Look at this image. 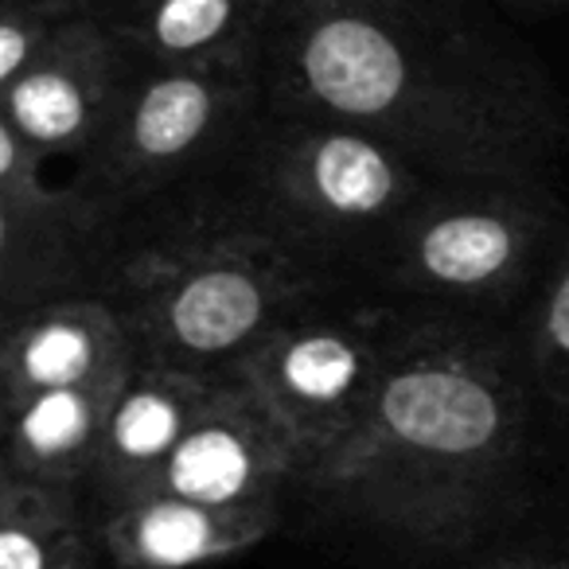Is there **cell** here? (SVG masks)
Returning a JSON list of instances; mask_svg holds the SVG:
<instances>
[{
    "label": "cell",
    "instance_id": "obj_18",
    "mask_svg": "<svg viewBox=\"0 0 569 569\" xmlns=\"http://www.w3.org/2000/svg\"><path fill=\"white\" fill-rule=\"evenodd\" d=\"M56 24L59 20L24 9V4H4V17H0V90L12 87L43 56Z\"/></svg>",
    "mask_w": 569,
    "mask_h": 569
},
{
    "label": "cell",
    "instance_id": "obj_3",
    "mask_svg": "<svg viewBox=\"0 0 569 569\" xmlns=\"http://www.w3.org/2000/svg\"><path fill=\"white\" fill-rule=\"evenodd\" d=\"M305 289L297 242L269 227H199L129 261L121 317L141 363L214 375L284 325Z\"/></svg>",
    "mask_w": 569,
    "mask_h": 569
},
{
    "label": "cell",
    "instance_id": "obj_16",
    "mask_svg": "<svg viewBox=\"0 0 569 569\" xmlns=\"http://www.w3.org/2000/svg\"><path fill=\"white\" fill-rule=\"evenodd\" d=\"M0 569H90V538L71 488L0 476Z\"/></svg>",
    "mask_w": 569,
    "mask_h": 569
},
{
    "label": "cell",
    "instance_id": "obj_17",
    "mask_svg": "<svg viewBox=\"0 0 569 569\" xmlns=\"http://www.w3.org/2000/svg\"><path fill=\"white\" fill-rule=\"evenodd\" d=\"M530 359H535L538 387L550 402L569 410V258L550 277L530 336Z\"/></svg>",
    "mask_w": 569,
    "mask_h": 569
},
{
    "label": "cell",
    "instance_id": "obj_11",
    "mask_svg": "<svg viewBox=\"0 0 569 569\" xmlns=\"http://www.w3.org/2000/svg\"><path fill=\"white\" fill-rule=\"evenodd\" d=\"M137 367L141 351L121 309L87 297H59L17 312L0 348L4 402L36 390L126 382Z\"/></svg>",
    "mask_w": 569,
    "mask_h": 569
},
{
    "label": "cell",
    "instance_id": "obj_20",
    "mask_svg": "<svg viewBox=\"0 0 569 569\" xmlns=\"http://www.w3.org/2000/svg\"><path fill=\"white\" fill-rule=\"evenodd\" d=\"M480 569H538V561L530 558H499V561H488V566Z\"/></svg>",
    "mask_w": 569,
    "mask_h": 569
},
{
    "label": "cell",
    "instance_id": "obj_21",
    "mask_svg": "<svg viewBox=\"0 0 569 569\" xmlns=\"http://www.w3.org/2000/svg\"><path fill=\"white\" fill-rule=\"evenodd\" d=\"M519 9H561V4H569V0H515Z\"/></svg>",
    "mask_w": 569,
    "mask_h": 569
},
{
    "label": "cell",
    "instance_id": "obj_4",
    "mask_svg": "<svg viewBox=\"0 0 569 569\" xmlns=\"http://www.w3.org/2000/svg\"><path fill=\"white\" fill-rule=\"evenodd\" d=\"M426 168L367 129L281 118L258 157V199L289 242H348L398 227L426 199Z\"/></svg>",
    "mask_w": 569,
    "mask_h": 569
},
{
    "label": "cell",
    "instance_id": "obj_10",
    "mask_svg": "<svg viewBox=\"0 0 569 569\" xmlns=\"http://www.w3.org/2000/svg\"><path fill=\"white\" fill-rule=\"evenodd\" d=\"M301 480L289 437L238 379H222L214 402L196 421L160 488L219 507H277L284 483Z\"/></svg>",
    "mask_w": 569,
    "mask_h": 569
},
{
    "label": "cell",
    "instance_id": "obj_13",
    "mask_svg": "<svg viewBox=\"0 0 569 569\" xmlns=\"http://www.w3.org/2000/svg\"><path fill=\"white\" fill-rule=\"evenodd\" d=\"M219 387V375L152 363L137 367L113 402L94 472L113 507L160 488L168 460L214 402Z\"/></svg>",
    "mask_w": 569,
    "mask_h": 569
},
{
    "label": "cell",
    "instance_id": "obj_12",
    "mask_svg": "<svg viewBox=\"0 0 569 569\" xmlns=\"http://www.w3.org/2000/svg\"><path fill=\"white\" fill-rule=\"evenodd\" d=\"M277 515V507H219L152 488L113 507L102 542L118 569H199L261 546Z\"/></svg>",
    "mask_w": 569,
    "mask_h": 569
},
{
    "label": "cell",
    "instance_id": "obj_9",
    "mask_svg": "<svg viewBox=\"0 0 569 569\" xmlns=\"http://www.w3.org/2000/svg\"><path fill=\"white\" fill-rule=\"evenodd\" d=\"M48 152L0 121V284L9 317L56 301L94 238L98 211L87 191L48 180Z\"/></svg>",
    "mask_w": 569,
    "mask_h": 569
},
{
    "label": "cell",
    "instance_id": "obj_7",
    "mask_svg": "<svg viewBox=\"0 0 569 569\" xmlns=\"http://www.w3.org/2000/svg\"><path fill=\"white\" fill-rule=\"evenodd\" d=\"M261 59L238 63H152L121 90L102 141L90 152L102 191H149L203 157L246 110Z\"/></svg>",
    "mask_w": 569,
    "mask_h": 569
},
{
    "label": "cell",
    "instance_id": "obj_5",
    "mask_svg": "<svg viewBox=\"0 0 569 569\" xmlns=\"http://www.w3.org/2000/svg\"><path fill=\"white\" fill-rule=\"evenodd\" d=\"M398 340L387 312L289 317L230 367V379L281 426L305 472L363 421Z\"/></svg>",
    "mask_w": 569,
    "mask_h": 569
},
{
    "label": "cell",
    "instance_id": "obj_6",
    "mask_svg": "<svg viewBox=\"0 0 569 569\" xmlns=\"http://www.w3.org/2000/svg\"><path fill=\"white\" fill-rule=\"evenodd\" d=\"M530 183L472 180L426 196L390 238V277L433 297H503L519 284L542 242L546 214Z\"/></svg>",
    "mask_w": 569,
    "mask_h": 569
},
{
    "label": "cell",
    "instance_id": "obj_8",
    "mask_svg": "<svg viewBox=\"0 0 569 569\" xmlns=\"http://www.w3.org/2000/svg\"><path fill=\"white\" fill-rule=\"evenodd\" d=\"M121 82V40L94 20H59L43 56L0 90V121L32 149L90 157L110 126Z\"/></svg>",
    "mask_w": 569,
    "mask_h": 569
},
{
    "label": "cell",
    "instance_id": "obj_22",
    "mask_svg": "<svg viewBox=\"0 0 569 569\" xmlns=\"http://www.w3.org/2000/svg\"><path fill=\"white\" fill-rule=\"evenodd\" d=\"M538 569H569V561H538Z\"/></svg>",
    "mask_w": 569,
    "mask_h": 569
},
{
    "label": "cell",
    "instance_id": "obj_15",
    "mask_svg": "<svg viewBox=\"0 0 569 569\" xmlns=\"http://www.w3.org/2000/svg\"><path fill=\"white\" fill-rule=\"evenodd\" d=\"M281 0H144L118 40L149 63H238L261 59Z\"/></svg>",
    "mask_w": 569,
    "mask_h": 569
},
{
    "label": "cell",
    "instance_id": "obj_14",
    "mask_svg": "<svg viewBox=\"0 0 569 569\" xmlns=\"http://www.w3.org/2000/svg\"><path fill=\"white\" fill-rule=\"evenodd\" d=\"M126 382L59 387L9 398L4 402V421H9L4 476L51 483V488H74L82 476L98 472L106 426H110L113 402Z\"/></svg>",
    "mask_w": 569,
    "mask_h": 569
},
{
    "label": "cell",
    "instance_id": "obj_2",
    "mask_svg": "<svg viewBox=\"0 0 569 569\" xmlns=\"http://www.w3.org/2000/svg\"><path fill=\"white\" fill-rule=\"evenodd\" d=\"M519 452L522 398L503 359L452 328H413L363 421L301 488L371 527L457 546L496 511Z\"/></svg>",
    "mask_w": 569,
    "mask_h": 569
},
{
    "label": "cell",
    "instance_id": "obj_19",
    "mask_svg": "<svg viewBox=\"0 0 569 569\" xmlns=\"http://www.w3.org/2000/svg\"><path fill=\"white\" fill-rule=\"evenodd\" d=\"M4 4H24V9H36L51 20H71L82 9V0H4Z\"/></svg>",
    "mask_w": 569,
    "mask_h": 569
},
{
    "label": "cell",
    "instance_id": "obj_1",
    "mask_svg": "<svg viewBox=\"0 0 569 569\" xmlns=\"http://www.w3.org/2000/svg\"><path fill=\"white\" fill-rule=\"evenodd\" d=\"M261 90L281 118L367 129L449 180L530 183L569 152L550 79L460 0H281Z\"/></svg>",
    "mask_w": 569,
    "mask_h": 569
}]
</instances>
